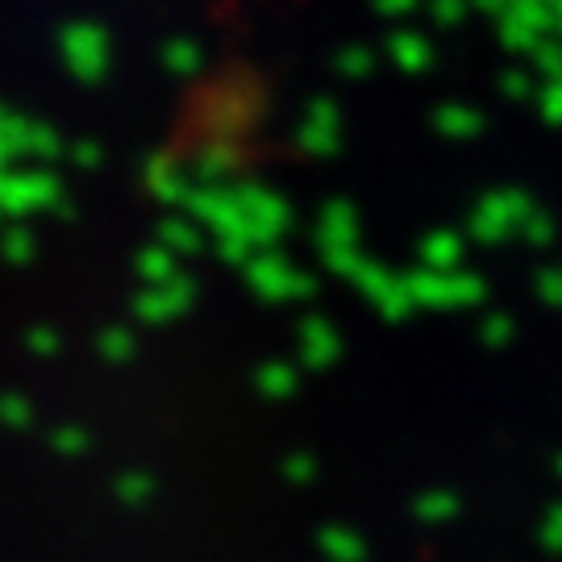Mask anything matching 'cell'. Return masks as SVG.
Returning <instances> with one entry per match:
<instances>
[]
</instances>
